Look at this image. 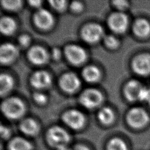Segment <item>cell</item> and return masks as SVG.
Returning a JSON list of instances; mask_svg holds the SVG:
<instances>
[{
  "label": "cell",
  "instance_id": "obj_36",
  "mask_svg": "<svg viewBox=\"0 0 150 150\" xmlns=\"http://www.w3.org/2000/svg\"><path fill=\"white\" fill-rule=\"evenodd\" d=\"M148 103H149V106H150V100H149V101H148Z\"/></svg>",
  "mask_w": 150,
  "mask_h": 150
},
{
  "label": "cell",
  "instance_id": "obj_10",
  "mask_svg": "<svg viewBox=\"0 0 150 150\" xmlns=\"http://www.w3.org/2000/svg\"><path fill=\"white\" fill-rule=\"evenodd\" d=\"M59 84L64 91L73 93L79 87L80 81L76 74L69 72L62 76L59 80Z\"/></svg>",
  "mask_w": 150,
  "mask_h": 150
},
{
  "label": "cell",
  "instance_id": "obj_27",
  "mask_svg": "<svg viewBox=\"0 0 150 150\" xmlns=\"http://www.w3.org/2000/svg\"><path fill=\"white\" fill-rule=\"evenodd\" d=\"M33 99L38 104H44L47 98L46 95H45L42 93L36 92L33 94Z\"/></svg>",
  "mask_w": 150,
  "mask_h": 150
},
{
  "label": "cell",
  "instance_id": "obj_31",
  "mask_svg": "<svg viewBox=\"0 0 150 150\" xmlns=\"http://www.w3.org/2000/svg\"><path fill=\"white\" fill-rule=\"evenodd\" d=\"M1 136L3 138H7L10 135V130L8 127L1 125Z\"/></svg>",
  "mask_w": 150,
  "mask_h": 150
},
{
  "label": "cell",
  "instance_id": "obj_17",
  "mask_svg": "<svg viewBox=\"0 0 150 150\" xmlns=\"http://www.w3.org/2000/svg\"><path fill=\"white\" fill-rule=\"evenodd\" d=\"M19 127L23 133L30 136L36 135L39 131L38 124L32 118H26L22 120Z\"/></svg>",
  "mask_w": 150,
  "mask_h": 150
},
{
  "label": "cell",
  "instance_id": "obj_33",
  "mask_svg": "<svg viewBox=\"0 0 150 150\" xmlns=\"http://www.w3.org/2000/svg\"><path fill=\"white\" fill-rule=\"evenodd\" d=\"M72 150H90L87 146L84 145H77Z\"/></svg>",
  "mask_w": 150,
  "mask_h": 150
},
{
  "label": "cell",
  "instance_id": "obj_9",
  "mask_svg": "<svg viewBox=\"0 0 150 150\" xmlns=\"http://www.w3.org/2000/svg\"><path fill=\"white\" fill-rule=\"evenodd\" d=\"M64 54L68 60L73 64L82 63L86 58V53L84 49L76 45H70L64 49Z\"/></svg>",
  "mask_w": 150,
  "mask_h": 150
},
{
  "label": "cell",
  "instance_id": "obj_16",
  "mask_svg": "<svg viewBox=\"0 0 150 150\" xmlns=\"http://www.w3.org/2000/svg\"><path fill=\"white\" fill-rule=\"evenodd\" d=\"M132 30L139 38L147 37L150 34V23L145 19H138L133 24Z\"/></svg>",
  "mask_w": 150,
  "mask_h": 150
},
{
  "label": "cell",
  "instance_id": "obj_13",
  "mask_svg": "<svg viewBox=\"0 0 150 150\" xmlns=\"http://www.w3.org/2000/svg\"><path fill=\"white\" fill-rule=\"evenodd\" d=\"M18 54L17 47L11 43H5L0 47V61L2 64H8L13 61Z\"/></svg>",
  "mask_w": 150,
  "mask_h": 150
},
{
  "label": "cell",
  "instance_id": "obj_25",
  "mask_svg": "<svg viewBox=\"0 0 150 150\" xmlns=\"http://www.w3.org/2000/svg\"><path fill=\"white\" fill-rule=\"evenodd\" d=\"M104 41L105 45L110 48H115L118 45V41L115 36L108 35L104 37Z\"/></svg>",
  "mask_w": 150,
  "mask_h": 150
},
{
  "label": "cell",
  "instance_id": "obj_3",
  "mask_svg": "<svg viewBox=\"0 0 150 150\" xmlns=\"http://www.w3.org/2000/svg\"><path fill=\"white\" fill-rule=\"evenodd\" d=\"M128 124L134 128H141L149 121V117L147 112L141 107H134L130 109L127 114Z\"/></svg>",
  "mask_w": 150,
  "mask_h": 150
},
{
  "label": "cell",
  "instance_id": "obj_23",
  "mask_svg": "<svg viewBox=\"0 0 150 150\" xmlns=\"http://www.w3.org/2000/svg\"><path fill=\"white\" fill-rule=\"evenodd\" d=\"M107 150H127V146L122 139L114 138L108 142Z\"/></svg>",
  "mask_w": 150,
  "mask_h": 150
},
{
  "label": "cell",
  "instance_id": "obj_12",
  "mask_svg": "<svg viewBox=\"0 0 150 150\" xmlns=\"http://www.w3.org/2000/svg\"><path fill=\"white\" fill-rule=\"evenodd\" d=\"M28 57L32 63L36 65H41L47 62L48 54L43 47L35 46L29 50Z\"/></svg>",
  "mask_w": 150,
  "mask_h": 150
},
{
  "label": "cell",
  "instance_id": "obj_18",
  "mask_svg": "<svg viewBox=\"0 0 150 150\" xmlns=\"http://www.w3.org/2000/svg\"><path fill=\"white\" fill-rule=\"evenodd\" d=\"M9 150H32V144L22 137H15L9 143Z\"/></svg>",
  "mask_w": 150,
  "mask_h": 150
},
{
  "label": "cell",
  "instance_id": "obj_26",
  "mask_svg": "<svg viewBox=\"0 0 150 150\" xmlns=\"http://www.w3.org/2000/svg\"><path fill=\"white\" fill-rule=\"evenodd\" d=\"M51 6L57 11H62L64 9L66 2L64 0H51L49 1Z\"/></svg>",
  "mask_w": 150,
  "mask_h": 150
},
{
  "label": "cell",
  "instance_id": "obj_29",
  "mask_svg": "<svg viewBox=\"0 0 150 150\" xmlns=\"http://www.w3.org/2000/svg\"><path fill=\"white\" fill-rule=\"evenodd\" d=\"M70 8L71 9L75 12H80V11L82 10L83 8V5L81 2L79 1H73L71 4H70Z\"/></svg>",
  "mask_w": 150,
  "mask_h": 150
},
{
  "label": "cell",
  "instance_id": "obj_7",
  "mask_svg": "<svg viewBox=\"0 0 150 150\" xmlns=\"http://www.w3.org/2000/svg\"><path fill=\"white\" fill-rule=\"evenodd\" d=\"M62 120L67 126L74 129H80L85 122V117L83 113L74 109L65 112L62 116Z\"/></svg>",
  "mask_w": 150,
  "mask_h": 150
},
{
  "label": "cell",
  "instance_id": "obj_19",
  "mask_svg": "<svg viewBox=\"0 0 150 150\" xmlns=\"http://www.w3.org/2000/svg\"><path fill=\"white\" fill-rule=\"evenodd\" d=\"M15 21L9 16H3L0 20V30L4 35H9L12 34L16 29Z\"/></svg>",
  "mask_w": 150,
  "mask_h": 150
},
{
  "label": "cell",
  "instance_id": "obj_15",
  "mask_svg": "<svg viewBox=\"0 0 150 150\" xmlns=\"http://www.w3.org/2000/svg\"><path fill=\"white\" fill-rule=\"evenodd\" d=\"M142 87V84L138 80H129L124 87V91L125 97L131 101L138 100Z\"/></svg>",
  "mask_w": 150,
  "mask_h": 150
},
{
  "label": "cell",
  "instance_id": "obj_30",
  "mask_svg": "<svg viewBox=\"0 0 150 150\" xmlns=\"http://www.w3.org/2000/svg\"><path fill=\"white\" fill-rule=\"evenodd\" d=\"M113 4L117 8H118V9H123L126 8L128 5V2L125 1H123V0L114 1H113Z\"/></svg>",
  "mask_w": 150,
  "mask_h": 150
},
{
  "label": "cell",
  "instance_id": "obj_6",
  "mask_svg": "<svg viewBox=\"0 0 150 150\" xmlns=\"http://www.w3.org/2000/svg\"><path fill=\"white\" fill-rule=\"evenodd\" d=\"M81 35L84 40L88 43H94L103 36V30L97 23H88L81 29Z\"/></svg>",
  "mask_w": 150,
  "mask_h": 150
},
{
  "label": "cell",
  "instance_id": "obj_32",
  "mask_svg": "<svg viewBox=\"0 0 150 150\" xmlns=\"http://www.w3.org/2000/svg\"><path fill=\"white\" fill-rule=\"evenodd\" d=\"M52 53V56H53V58L57 59L60 57V50L58 49H57V48L53 49Z\"/></svg>",
  "mask_w": 150,
  "mask_h": 150
},
{
  "label": "cell",
  "instance_id": "obj_8",
  "mask_svg": "<svg viewBox=\"0 0 150 150\" xmlns=\"http://www.w3.org/2000/svg\"><path fill=\"white\" fill-rule=\"evenodd\" d=\"M132 68L135 73L140 76L150 74V54L142 53L135 56L132 62Z\"/></svg>",
  "mask_w": 150,
  "mask_h": 150
},
{
  "label": "cell",
  "instance_id": "obj_34",
  "mask_svg": "<svg viewBox=\"0 0 150 150\" xmlns=\"http://www.w3.org/2000/svg\"><path fill=\"white\" fill-rule=\"evenodd\" d=\"M29 3L30 5L36 7V8H39L40 6V4L42 3L41 1H29Z\"/></svg>",
  "mask_w": 150,
  "mask_h": 150
},
{
  "label": "cell",
  "instance_id": "obj_5",
  "mask_svg": "<svg viewBox=\"0 0 150 150\" xmlns=\"http://www.w3.org/2000/svg\"><path fill=\"white\" fill-rule=\"evenodd\" d=\"M127 15L121 12L112 13L108 19V25L110 29L118 33H124L128 26Z\"/></svg>",
  "mask_w": 150,
  "mask_h": 150
},
{
  "label": "cell",
  "instance_id": "obj_21",
  "mask_svg": "<svg viewBox=\"0 0 150 150\" xmlns=\"http://www.w3.org/2000/svg\"><path fill=\"white\" fill-rule=\"evenodd\" d=\"M13 80L11 76L6 74H1L0 76V94L5 95L13 87Z\"/></svg>",
  "mask_w": 150,
  "mask_h": 150
},
{
  "label": "cell",
  "instance_id": "obj_24",
  "mask_svg": "<svg viewBox=\"0 0 150 150\" xmlns=\"http://www.w3.org/2000/svg\"><path fill=\"white\" fill-rule=\"evenodd\" d=\"M1 2L5 9L14 11L20 8L22 1L20 0H3Z\"/></svg>",
  "mask_w": 150,
  "mask_h": 150
},
{
  "label": "cell",
  "instance_id": "obj_14",
  "mask_svg": "<svg viewBox=\"0 0 150 150\" xmlns=\"http://www.w3.org/2000/svg\"><path fill=\"white\" fill-rule=\"evenodd\" d=\"M32 86L36 88H43L48 87L51 83L50 74L44 70L36 71L31 76L30 79Z\"/></svg>",
  "mask_w": 150,
  "mask_h": 150
},
{
  "label": "cell",
  "instance_id": "obj_11",
  "mask_svg": "<svg viewBox=\"0 0 150 150\" xmlns=\"http://www.w3.org/2000/svg\"><path fill=\"white\" fill-rule=\"evenodd\" d=\"M33 21L38 27L41 29H47L53 25L54 19L52 14L49 11L40 8L35 12Z\"/></svg>",
  "mask_w": 150,
  "mask_h": 150
},
{
  "label": "cell",
  "instance_id": "obj_28",
  "mask_svg": "<svg viewBox=\"0 0 150 150\" xmlns=\"http://www.w3.org/2000/svg\"><path fill=\"white\" fill-rule=\"evenodd\" d=\"M18 41L21 45L23 46H26L29 43L30 38L27 35H22L18 37Z\"/></svg>",
  "mask_w": 150,
  "mask_h": 150
},
{
  "label": "cell",
  "instance_id": "obj_35",
  "mask_svg": "<svg viewBox=\"0 0 150 150\" xmlns=\"http://www.w3.org/2000/svg\"><path fill=\"white\" fill-rule=\"evenodd\" d=\"M57 150H71V149H69V148H67V147H64V148H60V149H57Z\"/></svg>",
  "mask_w": 150,
  "mask_h": 150
},
{
  "label": "cell",
  "instance_id": "obj_4",
  "mask_svg": "<svg viewBox=\"0 0 150 150\" xmlns=\"http://www.w3.org/2000/svg\"><path fill=\"white\" fill-rule=\"evenodd\" d=\"M101 93L95 88H87L83 91L79 97L81 105L87 108H93L98 106L102 102Z\"/></svg>",
  "mask_w": 150,
  "mask_h": 150
},
{
  "label": "cell",
  "instance_id": "obj_22",
  "mask_svg": "<svg viewBox=\"0 0 150 150\" xmlns=\"http://www.w3.org/2000/svg\"><path fill=\"white\" fill-rule=\"evenodd\" d=\"M114 118V112L109 107H103L100 110L98 113L99 121L105 125L109 124L113 121Z\"/></svg>",
  "mask_w": 150,
  "mask_h": 150
},
{
  "label": "cell",
  "instance_id": "obj_20",
  "mask_svg": "<svg viewBox=\"0 0 150 150\" xmlns=\"http://www.w3.org/2000/svg\"><path fill=\"white\" fill-rule=\"evenodd\" d=\"M82 76L86 81L93 83L98 80L100 76V72L96 66L90 65L83 69L82 71Z\"/></svg>",
  "mask_w": 150,
  "mask_h": 150
},
{
  "label": "cell",
  "instance_id": "obj_1",
  "mask_svg": "<svg viewBox=\"0 0 150 150\" xmlns=\"http://www.w3.org/2000/svg\"><path fill=\"white\" fill-rule=\"evenodd\" d=\"M48 144L57 149L66 147L69 142L70 137L64 128L59 126H53L49 128L46 134Z\"/></svg>",
  "mask_w": 150,
  "mask_h": 150
},
{
  "label": "cell",
  "instance_id": "obj_2",
  "mask_svg": "<svg viewBox=\"0 0 150 150\" xmlns=\"http://www.w3.org/2000/svg\"><path fill=\"white\" fill-rule=\"evenodd\" d=\"M1 109L3 114L11 119L21 117L25 110L23 103L16 97H11L5 100L1 104Z\"/></svg>",
  "mask_w": 150,
  "mask_h": 150
}]
</instances>
